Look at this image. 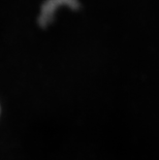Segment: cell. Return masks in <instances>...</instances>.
<instances>
[{"label": "cell", "mask_w": 159, "mask_h": 160, "mask_svg": "<svg viewBox=\"0 0 159 160\" xmlns=\"http://www.w3.org/2000/svg\"><path fill=\"white\" fill-rule=\"evenodd\" d=\"M66 4V5H72L76 6L79 4L77 0H47L43 3V6L42 8V12H40V17H39V23L42 25H46L48 24L49 21L52 19V16L55 9L58 6Z\"/></svg>", "instance_id": "6da1fadb"}]
</instances>
